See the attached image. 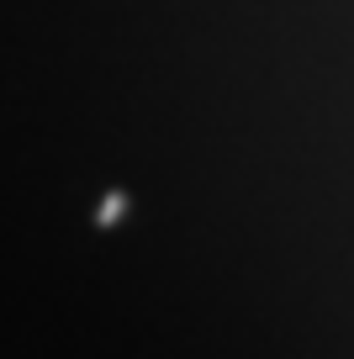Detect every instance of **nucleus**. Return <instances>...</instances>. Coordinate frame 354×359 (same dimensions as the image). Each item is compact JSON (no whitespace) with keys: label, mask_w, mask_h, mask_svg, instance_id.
I'll use <instances>...</instances> for the list:
<instances>
[{"label":"nucleus","mask_w":354,"mask_h":359,"mask_svg":"<svg viewBox=\"0 0 354 359\" xmlns=\"http://www.w3.org/2000/svg\"><path fill=\"white\" fill-rule=\"evenodd\" d=\"M122 212H127V196H122V191H111V196H106V201H100V212H96V222H100V227H111V222H117V217H122Z\"/></svg>","instance_id":"obj_1"}]
</instances>
